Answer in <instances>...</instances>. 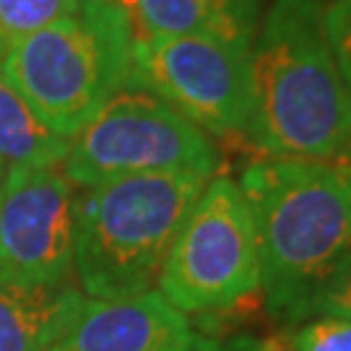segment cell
<instances>
[{"label": "cell", "mask_w": 351, "mask_h": 351, "mask_svg": "<svg viewBox=\"0 0 351 351\" xmlns=\"http://www.w3.org/2000/svg\"><path fill=\"white\" fill-rule=\"evenodd\" d=\"M250 47L219 37H136L133 75L211 138H247L252 123Z\"/></svg>", "instance_id": "cell-7"}, {"label": "cell", "mask_w": 351, "mask_h": 351, "mask_svg": "<svg viewBox=\"0 0 351 351\" xmlns=\"http://www.w3.org/2000/svg\"><path fill=\"white\" fill-rule=\"evenodd\" d=\"M5 182H8V169L0 164V201H3V193H5Z\"/></svg>", "instance_id": "cell-18"}, {"label": "cell", "mask_w": 351, "mask_h": 351, "mask_svg": "<svg viewBox=\"0 0 351 351\" xmlns=\"http://www.w3.org/2000/svg\"><path fill=\"white\" fill-rule=\"evenodd\" d=\"M71 138L42 123L32 104L0 71V164L11 169L60 167Z\"/></svg>", "instance_id": "cell-12"}, {"label": "cell", "mask_w": 351, "mask_h": 351, "mask_svg": "<svg viewBox=\"0 0 351 351\" xmlns=\"http://www.w3.org/2000/svg\"><path fill=\"white\" fill-rule=\"evenodd\" d=\"M136 37H219L252 45L261 0H120Z\"/></svg>", "instance_id": "cell-11"}, {"label": "cell", "mask_w": 351, "mask_h": 351, "mask_svg": "<svg viewBox=\"0 0 351 351\" xmlns=\"http://www.w3.org/2000/svg\"><path fill=\"white\" fill-rule=\"evenodd\" d=\"M86 294L71 281H0V351H50L75 323Z\"/></svg>", "instance_id": "cell-10"}, {"label": "cell", "mask_w": 351, "mask_h": 351, "mask_svg": "<svg viewBox=\"0 0 351 351\" xmlns=\"http://www.w3.org/2000/svg\"><path fill=\"white\" fill-rule=\"evenodd\" d=\"M291 351H351V320L343 317H310L294 336Z\"/></svg>", "instance_id": "cell-15"}, {"label": "cell", "mask_w": 351, "mask_h": 351, "mask_svg": "<svg viewBox=\"0 0 351 351\" xmlns=\"http://www.w3.org/2000/svg\"><path fill=\"white\" fill-rule=\"evenodd\" d=\"M261 247L237 180L213 175L177 234L156 291L185 315L229 310L261 291Z\"/></svg>", "instance_id": "cell-6"}, {"label": "cell", "mask_w": 351, "mask_h": 351, "mask_svg": "<svg viewBox=\"0 0 351 351\" xmlns=\"http://www.w3.org/2000/svg\"><path fill=\"white\" fill-rule=\"evenodd\" d=\"M211 177L141 175L81 188L73 276L88 300L156 291L167 255Z\"/></svg>", "instance_id": "cell-3"}, {"label": "cell", "mask_w": 351, "mask_h": 351, "mask_svg": "<svg viewBox=\"0 0 351 351\" xmlns=\"http://www.w3.org/2000/svg\"><path fill=\"white\" fill-rule=\"evenodd\" d=\"M133 47L120 0H81L78 13L8 45L0 71L45 125L73 138L130 81Z\"/></svg>", "instance_id": "cell-4"}, {"label": "cell", "mask_w": 351, "mask_h": 351, "mask_svg": "<svg viewBox=\"0 0 351 351\" xmlns=\"http://www.w3.org/2000/svg\"><path fill=\"white\" fill-rule=\"evenodd\" d=\"M201 333L190 317L146 291L125 300H86L75 323L50 351H195Z\"/></svg>", "instance_id": "cell-9"}, {"label": "cell", "mask_w": 351, "mask_h": 351, "mask_svg": "<svg viewBox=\"0 0 351 351\" xmlns=\"http://www.w3.org/2000/svg\"><path fill=\"white\" fill-rule=\"evenodd\" d=\"M195 351H229V349H224V346H219L216 341H206L201 336V341H198V346H195Z\"/></svg>", "instance_id": "cell-17"}, {"label": "cell", "mask_w": 351, "mask_h": 351, "mask_svg": "<svg viewBox=\"0 0 351 351\" xmlns=\"http://www.w3.org/2000/svg\"><path fill=\"white\" fill-rule=\"evenodd\" d=\"M252 123L265 156L349 162L351 88L326 29V0H274L250 47Z\"/></svg>", "instance_id": "cell-1"}, {"label": "cell", "mask_w": 351, "mask_h": 351, "mask_svg": "<svg viewBox=\"0 0 351 351\" xmlns=\"http://www.w3.org/2000/svg\"><path fill=\"white\" fill-rule=\"evenodd\" d=\"M237 185L258 234L268 310L297 323L315 287L351 250V164L263 156Z\"/></svg>", "instance_id": "cell-2"}, {"label": "cell", "mask_w": 351, "mask_h": 351, "mask_svg": "<svg viewBox=\"0 0 351 351\" xmlns=\"http://www.w3.org/2000/svg\"><path fill=\"white\" fill-rule=\"evenodd\" d=\"M310 317H343V320H351V250L315 287V291L307 297L297 320H310Z\"/></svg>", "instance_id": "cell-14"}, {"label": "cell", "mask_w": 351, "mask_h": 351, "mask_svg": "<svg viewBox=\"0 0 351 351\" xmlns=\"http://www.w3.org/2000/svg\"><path fill=\"white\" fill-rule=\"evenodd\" d=\"M81 0H0V55L3 50L78 13Z\"/></svg>", "instance_id": "cell-13"}, {"label": "cell", "mask_w": 351, "mask_h": 351, "mask_svg": "<svg viewBox=\"0 0 351 351\" xmlns=\"http://www.w3.org/2000/svg\"><path fill=\"white\" fill-rule=\"evenodd\" d=\"M326 29L351 88V0H326Z\"/></svg>", "instance_id": "cell-16"}, {"label": "cell", "mask_w": 351, "mask_h": 351, "mask_svg": "<svg viewBox=\"0 0 351 351\" xmlns=\"http://www.w3.org/2000/svg\"><path fill=\"white\" fill-rule=\"evenodd\" d=\"M75 185L60 167L11 169L0 201V281L73 278Z\"/></svg>", "instance_id": "cell-8"}, {"label": "cell", "mask_w": 351, "mask_h": 351, "mask_svg": "<svg viewBox=\"0 0 351 351\" xmlns=\"http://www.w3.org/2000/svg\"><path fill=\"white\" fill-rule=\"evenodd\" d=\"M216 141L154 91L128 81L71 138L63 175L75 188L141 175H219Z\"/></svg>", "instance_id": "cell-5"}]
</instances>
